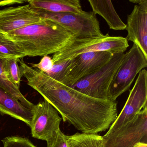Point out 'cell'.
I'll return each instance as SVG.
<instances>
[{
	"mask_svg": "<svg viewBox=\"0 0 147 147\" xmlns=\"http://www.w3.org/2000/svg\"><path fill=\"white\" fill-rule=\"evenodd\" d=\"M18 62L27 84L61 114L63 122H68L82 133L105 131L117 119V101L89 97L32 67L23 59Z\"/></svg>",
	"mask_w": 147,
	"mask_h": 147,
	"instance_id": "obj_1",
	"label": "cell"
},
{
	"mask_svg": "<svg viewBox=\"0 0 147 147\" xmlns=\"http://www.w3.org/2000/svg\"><path fill=\"white\" fill-rule=\"evenodd\" d=\"M3 34L14 42L26 57L54 54L75 38L63 27L45 19L41 23Z\"/></svg>",
	"mask_w": 147,
	"mask_h": 147,
	"instance_id": "obj_2",
	"label": "cell"
},
{
	"mask_svg": "<svg viewBox=\"0 0 147 147\" xmlns=\"http://www.w3.org/2000/svg\"><path fill=\"white\" fill-rule=\"evenodd\" d=\"M129 45L125 38L102 34L85 38H74L52 57L53 63L71 60L88 52L106 51L112 55L124 53Z\"/></svg>",
	"mask_w": 147,
	"mask_h": 147,
	"instance_id": "obj_3",
	"label": "cell"
},
{
	"mask_svg": "<svg viewBox=\"0 0 147 147\" xmlns=\"http://www.w3.org/2000/svg\"><path fill=\"white\" fill-rule=\"evenodd\" d=\"M124 55V53L114 54L104 66L69 87L94 98L109 100V87Z\"/></svg>",
	"mask_w": 147,
	"mask_h": 147,
	"instance_id": "obj_4",
	"label": "cell"
},
{
	"mask_svg": "<svg viewBox=\"0 0 147 147\" xmlns=\"http://www.w3.org/2000/svg\"><path fill=\"white\" fill-rule=\"evenodd\" d=\"M147 67V58L138 46L133 44L124 54L121 64L113 77L108 91V99L116 101L129 89L137 75Z\"/></svg>",
	"mask_w": 147,
	"mask_h": 147,
	"instance_id": "obj_5",
	"label": "cell"
},
{
	"mask_svg": "<svg viewBox=\"0 0 147 147\" xmlns=\"http://www.w3.org/2000/svg\"><path fill=\"white\" fill-rule=\"evenodd\" d=\"M35 9L41 17L63 27L72 33L75 38H85L103 34L96 15L92 11L52 13Z\"/></svg>",
	"mask_w": 147,
	"mask_h": 147,
	"instance_id": "obj_6",
	"label": "cell"
},
{
	"mask_svg": "<svg viewBox=\"0 0 147 147\" xmlns=\"http://www.w3.org/2000/svg\"><path fill=\"white\" fill-rule=\"evenodd\" d=\"M103 137L104 147H133L138 142L147 144V107L117 130Z\"/></svg>",
	"mask_w": 147,
	"mask_h": 147,
	"instance_id": "obj_7",
	"label": "cell"
},
{
	"mask_svg": "<svg viewBox=\"0 0 147 147\" xmlns=\"http://www.w3.org/2000/svg\"><path fill=\"white\" fill-rule=\"evenodd\" d=\"M113 55L106 51L88 52L79 55L69 60L60 82L71 86L104 66Z\"/></svg>",
	"mask_w": 147,
	"mask_h": 147,
	"instance_id": "obj_8",
	"label": "cell"
},
{
	"mask_svg": "<svg viewBox=\"0 0 147 147\" xmlns=\"http://www.w3.org/2000/svg\"><path fill=\"white\" fill-rule=\"evenodd\" d=\"M147 71L143 69L138 74L123 110L105 136L113 133L132 120L138 113L147 107Z\"/></svg>",
	"mask_w": 147,
	"mask_h": 147,
	"instance_id": "obj_9",
	"label": "cell"
},
{
	"mask_svg": "<svg viewBox=\"0 0 147 147\" xmlns=\"http://www.w3.org/2000/svg\"><path fill=\"white\" fill-rule=\"evenodd\" d=\"M32 112L30 126L32 136L48 142L60 129L62 117L59 116L58 111L45 100L35 105Z\"/></svg>",
	"mask_w": 147,
	"mask_h": 147,
	"instance_id": "obj_10",
	"label": "cell"
},
{
	"mask_svg": "<svg viewBox=\"0 0 147 147\" xmlns=\"http://www.w3.org/2000/svg\"><path fill=\"white\" fill-rule=\"evenodd\" d=\"M29 4L0 10V33L6 34L44 20Z\"/></svg>",
	"mask_w": 147,
	"mask_h": 147,
	"instance_id": "obj_11",
	"label": "cell"
},
{
	"mask_svg": "<svg viewBox=\"0 0 147 147\" xmlns=\"http://www.w3.org/2000/svg\"><path fill=\"white\" fill-rule=\"evenodd\" d=\"M125 38L138 46L147 58V0H142L134 6L127 18Z\"/></svg>",
	"mask_w": 147,
	"mask_h": 147,
	"instance_id": "obj_12",
	"label": "cell"
},
{
	"mask_svg": "<svg viewBox=\"0 0 147 147\" xmlns=\"http://www.w3.org/2000/svg\"><path fill=\"white\" fill-rule=\"evenodd\" d=\"M0 113L8 115L30 126L32 111L0 88Z\"/></svg>",
	"mask_w": 147,
	"mask_h": 147,
	"instance_id": "obj_13",
	"label": "cell"
},
{
	"mask_svg": "<svg viewBox=\"0 0 147 147\" xmlns=\"http://www.w3.org/2000/svg\"><path fill=\"white\" fill-rule=\"evenodd\" d=\"M95 14H98L106 21L109 28L114 30H123L126 24L123 22L114 9L110 0H88Z\"/></svg>",
	"mask_w": 147,
	"mask_h": 147,
	"instance_id": "obj_14",
	"label": "cell"
},
{
	"mask_svg": "<svg viewBox=\"0 0 147 147\" xmlns=\"http://www.w3.org/2000/svg\"><path fill=\"white\" fill-rule=\"evenodd\" d=\"M34 9L52 13H80L83 11L79 0H28Z\"/></svg>",
	"mask_w": 147,
	"mask_h": 147,
	"instance_id": "obj_15",
	"label": "cell"
},
{
	"mask_svg": "<svg viewBox=\"0 0 147 147\" xmlns=\"http://www.w3.org/2000/svg\"><path fill=\"white\" fill-rule=\"evenodd\" d=\"M66 138L68 147H104L103 136L98 134L77 132Z\"/></svg>",
	"mask_w": 147,
	"mask_h": 147,
	"instance_id": "obj_16",
	"label": "cell"
},
{
	"mask_svg": "<svg viewBox=\"0 0 147 147\" xmlns=\"http://www.w3.org/2000/svg\"><path fill=\"white\" fill-rule=\"evenodd\" d=\"M0 88L20 101L25 107L32 111L33 110L35 105L29 101L21 93L20 88L9 80L7 78L2 67L1 59H0Z\"/></svg>",
	"mask_w": 147,
	"mask_h": 147,
	"instance_id": "obj_17",
	"label": "cell"
},
{
	"mask_svg": "<svg viewBox=\"0 0 147 147\" xmlns=\"http://www.w3.org/2000/svg\"><path fill=\"white\" fill-rule=\"evenodd\" d=\"M25 57V55L14 42L0 33V59H20Z\"/></svg>",
	"mask_w": 147,
	"mask_h": 147,
	"instance_id": "obj_18",
	"label": "cell"
},
{
	"mask_svg": "<svg viewBox=\"0 0 147 147\" xmlns=\"http://www.w3.org/2000/svg\"><path fill=\"white\" fill-rule=\"evenodd\" d=\"M17 58L4 59L2 60V67L9 80L20 88L22 75L18 64Z\"/></svg>",
	"mask_w": 147,
	"mask_h": 147,
	"instance_id": "obj_19",
	"label": "cell"
},
{
	"mask_svg": "<svg viewBox=\"0 0 147 147\" xmlns=\"http://www.w3.org/2000/svg\"><path fill=\"white\" fill-rule=\"evenodd\" d=\"M1 141L3 147H36L30 139L22 137H6Z\"/></svg>",
	"mask_w": 147,
	"mask_h": 147,
	"instance_id": "obj_20",
	"label": "cell"
},
{
	"mask_svg": "<svg viewBox=\"0 0 147 147\" xmlns=\"http://www.w3.org/2000/svg\"><path fill=\"white\" fill-rule=\"evenodd\" d=\"M28 65L35 68L37 69L43 73H48L53 67L54 63L52 58L49 56H45L42 57L38 63H29Z\"/></svg>",
	"mask_w": 147,
	"mask_h": 147,
	"instance_id": "obj_21",
	"label": "cell"
},
{
	"mask_svg": "<svg viewBox=\"0 0 147 147\" xmlns=\"http://www.w3.org/2000/svg\"><path fill=\"white\" fill-rule=\"evenodd\" d=\"M66 136L59 129L56 135L47 142V147H68Z\"/></svg>",
	"mask_w": 147,
	"mask_h": 147,
	"instance_id": "obj_22",
	"label": "cell"
},
{
	"mask_svg": "<svg viewBox=\"0 0 147 147\" xmlns=\"http://www.w3.org/2000/svg\"><path fill=\"white\" fill-rule=\"evenodd\" d=\"M27 2L24 0H4L0 1V7L10 6L15 4H23Z\"/></svg>",
	"mask_w": 147,
	"mask_h": 147,
	"instance_id": "obj_23",
	"label": "cell"
},
{
	"mask_svg": "<svg viewBox=\"0 0 147 147\" xmlns=\"http://www.w3.org/2000/svg\"><path fill=\"white\" fill-rule=\"evenodd\" d=\"M133 147H147V144L143 142H138L135 144Z\"/></svg>",
	"mask_w": 147,
	"mask_h": 147,
	"instance_id": "obj_24",
	"label": "cell"
}]
</instances>
